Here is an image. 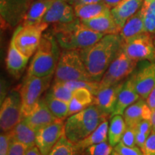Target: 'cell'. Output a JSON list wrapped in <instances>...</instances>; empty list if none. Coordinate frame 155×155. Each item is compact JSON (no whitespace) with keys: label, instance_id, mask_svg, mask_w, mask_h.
Instances as JSON below:
<instances>
[{"label":"cell","instance_id":"7a4b0ae2","mask_svg":"<svg viewBox=\"0 0 155 155\" xmlns=\"http://www.w3.org/2000/svg\"><path fill=\"white\" fill-rule=\"evenodd\" d=\"M53 34L60 48L63 50H81L101 40L104 35L91 30L79 18L63 24L55 25Z\"/></svg>","mask_w":155,"mask_h":155},{"label":"cell","instance_id":"d6a6232c","mask_svg":"<svg viewBox=\"0 0 155 155\" xmlns=\"http://www.w3.org/2000/svg\"><path fill=\"white\" fill-rule=\"evenodd\" d=\"M66 86L72 90L73 91L75 89L79 88H86L88 89L92 94L96 96L97 93L100 90V83L96 82V81H69V82H65Z\"/></svg>","mask_w":155,"mask_h":155},{"label":"cell","instance_id":"836d02e7","mask_svg":"<svg viewBox=\"0 0 155 155\" xmlns=\"http://www.w3.org/2000/svg\"><path fill=\"white\" fill-rule=\"evenodd\" d=\"M121 144L127 147H134L137 146L136 144V130L134 127H127V129L122 136L121 141Z\"/></svg>","mask_w":155,"mask_h":155},{"label":"cell","instance_id":"44dd1931","mask_svg":"<svg viewBox=\"0 0 155 155\" xmlns=\"http://www.w3.org/2000/svg\"><path fill=\"white\" fill-rule=\"evenodd\" d=\"M8 133L9 140L22 143L28 149L36 146V131L22 119Z\"/></svg>","mask_w":155,"mask_h":155},{"label":"cell","instance_id":"484cf974","mask_svg":"<svg viewBox=\"0 0 155 155\" xmlns=\"http://www.w3.org/2000/svg\"><path fill=\"white\" fill-rule=\"evenodd\" d=\"M75 16L80 19H89L111 11V7L104 2L99 3L77 5L74 6Z\"/></svg>","mask_w":155,"mask_h":155},{"label":"cell","instance_id":"2e32d148","mask_svg":"<svg viewBox=\"0 0 155 155\" xmlns=\"http://www.w3.org/2000/svg\"><path fill=\"white\" fill-rule=\"evenodd\" d=\"M81 22L91 30L95 32L106 35L119 34L121 30L117 26L112 16L111 11L98 15L94 18L81 19Z\"/></svg>","mask_w":155,"mask_h":155},{"label":"cell","instance_id":"d590c367","mask_svg":"<svg viewBox=\"0 0 155 155\" xmlns=\"http://www.w3.org/2000/svg\"><path fill=\"white\" fill-rule=\"evenodd\" d=\"M28 148L22 143L9 140L8 155H26Z\"/></svg>","mask_w":155,"mask_h":155},{"label":"cell","instance_id":"bcb514c9","mask_svg":"<svg viewBox=\"0 0 155 155\" xmlns=\"http://www.w3.org/2000/svg\"><path fill=\"white\" fill-rule=\"evenodd\" d=\"M111 155H120V154H118L117 152H116L115 151L113 150V152H112V153H111Z\"/></svg>","mask_w":155,"mask_h":155},{"label":"cell","instance_id":"8d00e7d4","mask_svg":"<svg viewBox=\"0 0 155 155\" xmlns=\"http://www.w3.org/2000/svg\"><path fill=\"white\" fill-rule=\"evenodd\" d=\"M135 130L136 132L142 134L150 136L152 131V123L150 119H144L139 122L136 125Z\"/></svg>","mask_w":155,"mask_h":155},{"label":"cell","instance_id":"cb8c5ba5","mask_svg":"<svg viewBox=\"0 0 155 155\" xmlns=\"http://www.w3.org/2000/svg\"><path fill=\"white\" fill-rule=\"evenodd\" d=\"M144 32H146V31H145L143 15L140 8L137 12H136L127 21L124 26L120 31L119 35L123 39L124 42H125Z\"/></svg>","mask_w":155,"mask_h":155},{"label":"cell","instance_id":"4fadbf2b","mask_svg":"<svg viewBox=\"0 0 155 155\" xmlns=\"http://www.w3.org/2000/svg\"><path fill=\"white\" fill-rule=\"evenodd\" d=\"M76 18L71 0H54L42 22L48 25L63 24L72 22Z\"/></svg>","mask_w":155,"mask_h":155},{"label":"cell","instance_id":"603a6c76","mask_svg":"<svg viewBox=\"0 0 155 155\" xmlns=\"http://www.w3.org/2000/svg\"><path fill=\"white\" fill-rule=\"evenodd\" d=\"M54 0H38L30 6L23 18V26L36 25L42 22Z\"/></svg>","mask_w":155,"mask_h":155},{"label":"cell","instance_id":"e575fe53","mask_svg":"<svg viewBox=\"0 0 155 155\" xmlns=\"http://www.w3.org/2000/svg\"><path fill=\"white\" fill-rule=\"evenodd\" d=\"M114 150L120 155H144L139 147H127L121 142L114 147Z\"/></svg>","mask_w":155,"mask_h":155},{"label":"cell","instance_id":"8992f818","mask_svg":"<svg viewBox=\"0 0 155 155\" xmlns=\"http://www.w3.org/2000/svg\"><path fill=\"white\" fill-rule=\"evenodd\" d=\"M52 76L35 77L27 75L21 86L20 95L22 99L23 118L30 115L40 103V97L49 86Z\"/></svg>","mask_w":155,"mask_h":155},{"label":"cell","instance_id":"f1b7e54d","mask_svg":"<svg viewBox=\"0 0 155 155\" xmlns=\"http://www.w3.org/2000/svg\"><path fill=\"white\" fill-rule=\"evenodd\" d=\"M144 18L145 31L150 34L155 32V0H144L141 7Z\"/></svg>","mask_w":155,"mask_h":155},{"label":"cell","instance_id":"7bdbcfd3","mask_svg":"<svg viewBox=\"0 0 155 155\" xmlns=\"http://www.w3.org/2000/svg\"><path fill=\"white\" fill-rule=\"evenodd\" d=\"M121 1H123V0H103V2H104L106 5H107L108 7H111V9L112 7H115L116 5H117L118 4L121 2Z\"/></svg>","mask_w":155,"mask_h":155},{"label":"cell","instance_id":"1f68e13d","mask_svg":"<svg viewBox=\"0 0 155 155\" xmlns=\"http://www.w3.org/2000/svg\"><path fill=\"white\" fill-rule=\"evenodd\" d=\"M114 147L107 141L100 144L92 145L81 151L82 155H111Z\"/></svg>","mask_w":155,"mask_h":155},{"label":"cell","instance_id":"60d3db41","mask_svg":"<svg viewBox=\"0 0 155 155\" xmlns=\"http://www.w3.org/2000/svg\"><path fill=\"white\" fill-rule=\"evenodd\" d=\"M103 0H71V3L73 7L77 5H87V4H94L102 2Z\"/></svg>","mask_w":155,"mask_h":155},{"label":"cell","instance_id":"3957f363","mask_svg":"<svg viewBox=\"0 0 155 155\" xmlns=\"http://www.w3.org/2000/svg\"><path fill=\"white\" fill-rule=\"evenodd\" d=\"M61 54L60 46L53 34L44 35L32 58L27 75L35 77L53 75Z\"/></svg>","mask_w":155,"mask_h":155},{"label":"cell","instance_id":"ba28073f","mask_svg":"<svg viewBox=\"0 0 155 155\" xmlns=\"http://www.w3.org/2000/svg\"><path fill=\"white\" fill-rule=\"evenodd\" d=\"M137 63L138 62L129 58L121 48L99 82L100 90L117 84L125 78L131 75L134 71Z\"/></svg>","mask_w":155,"mask_h":155},{"label":"cell","instance_id":"ffe728a7","mask_svg":"<svg viewBox=\"0 0 155 155\" xmlns=\"http://www.w3.org/2000/svg\"><path fill=\"white\" fill-rule=\"evenodd\" d=\"M29 58L17 49L12 39L6 58V65L8 72L14 77L18 78L26 67Z\"/></svg>","mask_w":155,"mask_h":155},{"label":"cell","instance_id":"d4e9b609","mask_svg":"<svg viewBox=\"0 0 155 155\" xmlns=\"http://www.w3.org/2000/svg\"><path fill=\"white\" fill-rule=\"evenodd\" d=\"M108 127H109V124L106 119L90 135L75 144V147L81 152L87 147L92 146V145L98 144L104 141H106L108 140Z\"/></svg>","mask_w":155,"mask_h":155},{"label":"cell","instance_id":"f35d334b","mask_svg":"<svg viewBox=\"0 0 155 155\" xmlns=\"http://www.w3.org/2000/svg\"><path fill=\"white\" fill-rule=\"evenodd\" d=\"M9 137L8 133H2L0 136V155H8Z\"/></svg>","mask_w":155,"mask_h":155},{"label":"cell","instance_id":"277c9868","mask_svg":"<svg viewBox=\"0 0 155 155\" xmlns=\"http://www.w3.org/2000/svg\"><path fill=\"white\" fill-rule=\"evenodd\" d=\"M107 117L94 104L70 116L65 123V135L73 144L90 135Z\"/></svg>","mask_w":155,"mask_h":155},{"label":"cell","instance_id":"83f0119b","mask_svg":"<svg viewBox=\"0 0 155 155\" xmlns=\"http://www.w3.org/2000/svg\"><path fill=\"white\" fill-rule=\"evenodd\" d=\"M43 99L50 111L58 119L63 120L68 116V103L55 98L50 91L47 93Z\"/></svg>","mask_w":155,"mask_h":155},{"label":"cell","instance_id":"74e56055","mask_svg":"<svg viewBox=\"0 0 155 155\" xmlns=\"http://www.w3.org/2000/svg\"><path fill=\"white\" fill-rule=\"evenodd\" d=\"M142 152L144 155H155V131H152L150 134Z\"/></svg>","mask_w":155,"mask_h":155},{"label":"cell","instance_id":"d6986e66","mask_svg":"<svg viewBox=\"0 0 155 155\" xmlns=\"http://www.w3.org/2000/svg\"><path fill=\"white\" fill-rule=\"evenodd\" d=\"M152 110L144 99H139L129 106L124 113V119L127 127H135L136 125L144 119H151Z\"/></svg>","mask_w":155,"mask_h":155},{"label":"cell","instance_id":"f6af8a7d","mask_svg":"<svg viewBox=\"0 0 155 155\" xmlns=\"http://www.w3.org/2000/svg\"><path fill=\"white\" fill-rule=\"evenodd\" d=\"M151 35H152V36L153 42H154V45H155V32H154V33L151 34Z\"/></svg>","mask_w":155,"mask_h":155},{"label":"cell","instance_id":"52a82bcc","mask_svg":"<svg viewBox=\"0 0 155 155\" xmlns=\"http://www.w3.org/2000/svg\"><path fill=\"white\" fill-rule=\"evenodd\" d=\"M48 27V23L44 22L32 25H20L15 31L12 39L17 49L30 58L38 50L43 36L42 33Z\"/></svg>","mask_w":155,"mask_h":155},{"label":"cell","instance_id":"e0dca14e","mask_svg":"<svg viewBox=\"0 0 155 155\" xmlns=\"http://www.w3.org/2000/svg\"><path fill=\"white\" fill-rule=\"evenodd\" d=\"M143 1L144 0H123L112 7L111 13L120 30L124 26L128 19L140 9Z\"/></svg>","mask_w":155,"mask_h":155},{"label":"cell","instance_id":"ac0fdd59","mask_svg":"<svg viewBox=\"0 0 155 155\" xmlns=\"http://www.w3.org/2000/svg\"><path fill=\"white\" fill-rule=\"evenodd\" d=\"M140 96L136 91L131 78H129L124 83L118 95L115 110L111 116L114 115H123L125 110L139 99Z\"/></svg>","mask_w":155,"mask_h":155},{"label":"cell","instance_id":"b9f144b4","mask_svg":"<svg viewBox=\"0 0 155 155\" xmlns=\"http://www.w3.org/2000/svg\"><path fill=\"white\" fill-rule=\"evenodd\" d=\"M26 155H42L40 151H39L38 148L36 146L32 148L28 149L27 151Z\"/></svg>","mask_w":155,"mask_h":155},{"label":"cell","instance_id":"f546056e","mask_svg":"<svg viewBox=\"0 0 155 155\" xmlns=\"http://www.w3.org/2000/svg\"><path fill=\"white\" fill-rule=\"evenodd\" d=\"M49 155H82V154L75 144L70 141L65 135H63Z\"/></svg>","mask_w":155,"mask_h":155},{"label":"cell","instance_id":"5b68a950","mask_svg":"<svg viewBox=\"0 0 155 155\" xmlns=\"http://www.w3.org/2000/svg\"><path fill=\"white\" fill-rule=\"evenodd\" d=\"M54 75L55 82L93 81L81 57L80 52L77 50H63Z\"/></svg>","mask_w":155,"mask_h":155},{"label":"cell","instance_id":"7c38bea8","mask_svg":"<svg viewBox=\"0 0 155 155\" xmlns=\"http://www.w3.org/2000/svg\"><path fill=\"white\" fill-rule=\"evenodd\" d=\"M65 135V123L58 120L36 132V147L42 155H49L58 141Z\"/></svg>","mask_w":155,"mask_h":155},{"label":"cell","instance_id":"5bb4252c","mask_svg":"<svg viewBox=\"0 0 155 155\" xmlns=\"http://www.w3.org/2000/svg\"><path fill=\"white\" fill-rule=\"evenodd\" d=\"M124 83L120 82L107 88L99 90L94 96V103L101 112L106 117L111 116L115 110L118 95Z\"/></svg>","mask_w":155,"mask_h":155},{"label":"cell","instance_id":"ee69618b","mask_svg":"<svg viewBox=\"0 0 155 155\" xmlns=\"http://www.w3.org/2000/svg\"><path fill=\"white\" fill-rule=\"evenodd\" d=\"M151 123H152V131H155V109L153 110L152 113V116H151Z\"/></svg>","mask_w":155,"mask_h":155},{"label":"cell","instance_id":"4dcf8cb0","mask_svg":"<svg viewBox=\"0 0 155 155\" xmlns=\"http://www.w3.org/2000/svg\"><path fill=\"white\" fill-rule=\"evenodd\" d=\"M49 91L58 98L66 103H69L73 96V91L71 90L64 83L55 82Z\"/></svg>","mask_w":155,"mask_h":155},{"label":"cell","instance_id":"9a60e30c","mask_svg":"<svg viewBox=\"0 0 155 155\" xmlns=\"http://www.w3.org/2000/svg\"><path fill=\"white\" fill-rule=\"evenodd\" d=\"M23 119L36 132L59 120L50 111L44 99L40 100L38 107L30 115L23 118Z\"/></svg>","mask_w":155,"mask_h":155},{"label":"cell","instance_id":"6da1fadb","mask_svg":"<svg viewBox=\"0 0 155 155\" xmlns=\"http://www.w3.org/2000/svg\"><path fill=\"white\" fill-rule=\"evenodd\" d=\"M119 34L106 35L98 42L79 50L85 66L93 81L100 82L108 68L123 47Z\"/></svg>","mask_w":155,"mask_h":155},{"label":"cell","instance_id":"7402d4cb","mask_svg":"<svg viewBox=\"0 0 155 155\" xmlns=\"http://www.w3.org/2000/svg\"><path fill=\"white\" fill-rule=\"evenodd\" d=\"M94 95L86 88H79L73 92V96L68 103V116L82 111L92 105Z\"/></svg>","mask_w":155,"mask_h":155},{"label":"cell","instance_id":"ab89813d","mask_svg":"<svg viewBox=\"0 0 155 155\" xmlns=\"http://www.w3.org/2000/svg\"><path fill=\"white\" fill-rule=\"evenodd\" d=\"M146 102L152 111L155 109V88L151 91L150 95L147 98Z\"/></svg>","mask_w":155,"mask_h":155},{"label":"cell","instance_id":"8fae6325","mask_svg":"<svg viewBox=\"0 0 155 155\" xmlns=\"http://www.w3.org/2000/svg\"><path fill=\"white\" fill-rule=\"evenodd\" d=\"M138 68L131 75L137 92L143 99H147L155 88V63L148 61H140Z\"/></svg>","mask_w":155,"mask_h":155},{"label":"cell","instance_id":"4316f807","mask_svg":"<svg viewBox=\"0 0 155 155\" xmlns=\"http://www.w3.org/2000/svg\"><path fill=\"white\" fill-rule=\"evenodd\" d=\"M127 129V124L122 115H114L109 124L108 141L110 145L114 147L121 141V137Z\"/></svg>","mask_w":155,"mask_h":155},{"label":"cell","instance_id":"9c48e42d","mask_svg":"<svg viewBox=\"0 0 155 155\" xmlns=\"http://www.w3.org/2000/svg\"><path fill=\"white\" fill-rule=\"evenodd\" d=\"M23 119L20 92L13 90L5 97L0 111V127L3 133H7Z\"/></svg>","mask_w":155,"mask_h":155},{"label":"cell","instance_id":"30bf717a","mask_svg":"<svg viewBox=\"0 0 155 155\" xmlns=\"http://www.w3.org/2000/svg\"><path fill=\"white\" fill-rule=\"evenodd\" d=\"M122 49L134 61L155 63V45L152 35L148 32H144L124 42Z\"/></svg>","mask_w":155,"mask_h":155}]
</instances>
